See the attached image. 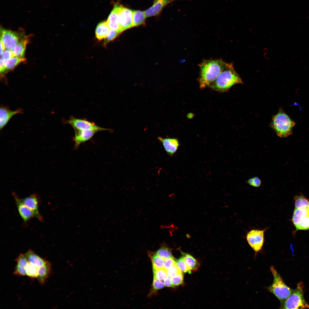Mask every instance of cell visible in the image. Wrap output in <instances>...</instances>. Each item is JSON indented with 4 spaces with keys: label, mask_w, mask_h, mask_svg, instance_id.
I'll list each match as a JSON object with an SVG mask.
<instances>
[{
    "label": "cell",
    "mask_w": 309,
    "mask_h": 309,
    "mask_svg": "<svg viewBox=\"0 0 309 309\" xmlns=\"http://www.w3.org/2000/svg\"><path fill=\"white\" fill-rule=\"evenodd\" d=\"M13 56L14 55L12 51L6 49L4 50L1 55V58L3 60H7Z\"/></svg>",
    "instance_id": "obj_38"
},
{
    "label": "cell",
    "mask_w": 309,
    "mask_h": 309,
    "mask_svg": "<svg viewBox=\"0 0 309 309\" xmlns=\"http://www.w3.org/2000/svg\"><path fill=\"white\" fill-rule=\"evenodd\" d=\"M28 262L39 268L44 265L48 261L35 253L31 249L24 254Z\"/></svg>",
    "instance_id": "obj_19"
},
{
    "label": "cell",
    "mask_w": 309,
    "mask_h": 309,
    "mask_svg": "<svg viewBox=\"0 0 309 309\" xmlns=\"http://www.w3.org/2000/svg\"><path fill=\"white\" fill-rule=\"evenodd\" d=\"M155 253L165 260L173 257L171 250L165 245H163Z\"/></svg>",
    "instance_id": "obj_28"
},
{
    "label": "cell",
    "mask_w": 309,
    "mask_h": 309,
    "mask_svg": "<svg viewBox=\"0 0 309 309\" xmlns=\"http://www.w3.org/2000/svg\"><path fill=\"white\" fill-rule=\"evenodd\" d=\"M154 278L162 281L167 276L166 270L162 268L153 270Z\"/></svg>",
    "instance_id": "obj_31"
},
{
    "label": "cell",
    "mask_w": 309,
    "mask_h": 309,
    "mask_svg": "<svg viewBox=\"0 0 309 309\" xmlns=\"http://www.w3.org/2000/svg\"><path fill=\"white\" fill-rule=\"evenodd\" d=\"M295 124V122L280 108L277 113L273 116L270 126L278 136L285 138L292 133Z\"/></svg>",
    "instance_id": "obj_3"
},
{
    "label": "cell",
    "mask_w": 309,
    "mask_h": 309,
    "mask_svg": "<svg viewBox=\"0 0 309 309\" xmlns=\"http://www.w3.org/2000/svg\"><path fill=\"white\" fill-rule=\"evenodd\" d=\"M304 284L300 282L296 288L281 304V309H304L309 308V304L306 301L304 296Z\"/></svg>",
    "instance_id": "obj_5"
},
{
    "label": "cell",
    "mask_w": 309,
    "mask_h": 309,
    "mask_svg": "<svg viewBox=\"0 0 309 309\" xmlns=\"http://www.w3.org/2000/svg\"><path fill=\"white\" fill-rule=\"evenodd\" d=\"M181 272H182L179 270L176 264L171 268L166 270L167 275L171 277L174 276Z\"/></svg>",
    "instance_id": "obj_35"
},
{
    "label": "cell",
    "mask_w": 309,
    "mask_h": 309,
    "mask_svg": "<svg viewBox=\"0 0 309 309\" xmlns=\"http://www.w3.org/2000/svg\"><path fill=\"white\" fill-rule=\"evenodd\" d=\"M110 29L107 22H101L97 26L95 30V35L96 38L99 40L104 39L106 37Z\"/></svg>",
    "instance_id": "obj_21"
},
{
    "label": "cell",
    "mask_w": 309,
    "mask_h": 309,
    "mask_svg": "<svg viewBox=\"0 0 309 309\" xmlns=\"http://www.w3.org/2000/svg\"><path fill=\"white\" fill-rule=\"evenodd\" d=\"M66 123L71 125L74 129L93 130L98 132L108 129L100 127L93 122L85 119H81L71 116L66 121Z\"/></svg>",
    "instance_id": "obj_9"
},
{
    "label": "cell",
    "mask_w": 309,
    "mask_h": 309,
    "mask_svg": "<svg viewBox=\"0 0 309 309\" xmlns=\"http://www.w3.org/2000/svg\"><path fill=\"white\" fill-rule=\"evenodd\" d=\"M176 264L179 270L182 272L191 273V271L186 264L183 257L176 261Z\"/></svg>",
    "instance_id": "obj_30"
},
{
    "label": "cell",
    "mask_w": 309,
    "mask_h": 309,
    "mask_svg": "<svg viewBox=\"0 0 309 309\" xmlns=\"http://www.w3.org/2000/svg\"><path fill=\"white\" fill-rule=\"evenodd\" d=\"M23 32L14 31L1 27L0 41L5 49L12 51L23 37Z\"/></svg>",
    "instance_id": "obj_6"
},
{
    "label": "cell",
    "mask_w": 309,
    "mask_h": 309,
    "mask_svg": "<svg viewBox=\"0 0 309 309\" xmlns=\"http://www.w3.org/2000/svg\"><path fill=\"white\" fill-rule=\"evenodd\" d=\"M173 0H154L153 5L144 11L147 17L158 15L163 9Z\"/></svg>",
    "instance_id": "obj_17"
},
{
    "label": "cell",
    "mask_w": 309,
    "mask_h": 309,
    "mask_svg": "<svg viewBox=\"0 0 309 309\" xmlns=\"http://www.w3.org/2000/svg\"><path fill=\"white\" fill-rule=\"evenodd\" d=\"M21 199L23 203L33 212L36 217L40 221L43 220V218L39 212V200L36 194L34 193L24 198Z\"/></svg>",
    "instance_id": "obj_16"
},
{
    "label": "cell",
    "mask_w": 309,
    "mask_h": 309,
    "mask_svg": "<svg viewBox=\"0 0 309 309\" xmlns=\"http://www.w3.org/2000/svg\"><path fill=\"white\" fill-rule=\"evenodd\" d=\"M274 278L272 284L267 288L268 290L280 300L281 304L290 295L294 290L286 285L280 275L274 266L270 268Z\"/></svg>",
    "instance_id": "obj_4"
},
{
    "label": "cell",
    "mask_w": 309,
    "mask_h": 309,
    "mask_svg": "<svg viewBox=\"0 0 309 309\" xmlns=\"http://www.w3.org/2000/svg\"><path fill=\"white\" fill-rule=\"evenodd\" d=\"M52 270L51 263L48 261L44 265L38 268V276L37 277L39 284H43L49 277Z\"/></svg>",
    "instance_id": "obj_20"
},
{
    "label": "cell",
    "mask_w": 309,
    "mask_h": 309,
    "mask_svg": "<svg viewBox=\"0 0 309 309\" xmlns=\"http://www.w3.org/2000/svg\"><path fill=\"white\" fill-rule=\"evenodd\" d=\"M120 33L115 30L110 29L106 37L104 39V44L113 40Z\"/></svg>",
    "instance_id": "obj_32"
},
{
    "label": "cell",
    "mask_w": 309,
    "mask_h": 309,
    "mask_svg": "<svg viewBox=\"0 0 309 309\" xmlns=\"http://www.w3.org/2000/svg\"><path fill=\"white\" fill-rule=\"evenodd\" d=\"M173 285L175 286L179 285L183 283V276L182 272L171 277Z\"/></svg>",
    "instance_id": "obj_33"
},
{
    "label": "cell",
    "mask_w": 309,
    "mask_h": 309,
    "mask_svg": "<svg viewBox=\"0 0 309 309\" xmlns=\"http://www.w3.org/2000/svg\"><path fill=\"white\" fill-rule=\"evenodd\" d=\"M152 262L153 270L163 268L165 260L157 255L155 253L150 254Z\"/></svg>",
    "instance_id": "obj_26"
},
{
    "label": "cell",
    "mask_w": 309,
    "mask_h": 309,
    "mask_svg": "<svg viewBox=\"0 0 309 309\" xmlns=\"http://www.w3.org/2000/svg\"><path fill=\"white\" fill-rule=\"evenodd\" d=\"M189 270H196L198 266V263L197 260L191 255L181 252Z\"/></svg>",
    "instance_id": "obj_25"
},
{
    "label": "cell",
    "mask_w": 309,
    "mask_h": 309,
    "mask_svg": "<svg viewBox=\"0 0 309 309\" xmlns=\"http://www.w3.org/2000/svg\"><path fill=\"white\" fill-rule=\"evenodd\" d=\"M243 83L241 78L235 70L233 64L227 63L225 68L209 86L215 90L224 92L235 85Z\"/></svg>",
    "instance_id": "obj_2"
},
{
    "label": "cell",
    "mask_w": 309,
    "mask_h": 309,
    "mask_svg": "<svg viewBox=\"0 0 309 309\" xmlns=\"http://www.w3.org/2000/svg\"><path fill=\"white\" fill-rule=\"evenodd\" d=\"M292 221L297 230L309 229V206L295 208Z\"/></svg>",
    "instance_id": "obj_7"
},
{
    "label": "cell",
    "mask_w": 309,
    "mask_h": 309,
    "mask_svg": "<svg viewBox=\"0 0 309 309\" xmlns=\"http://www.w3.org/2000/svg\"><path fill=\"white\" fill-rule=\"evenodd\" d=\"M294 200L295 208L309 206V200L303 195L296 196Z\"/></svg>",
    "instance_id": "obj_27"
},
{
    "label": "cell",
    "mask_w": 309,
    "mask_h": 309,
    "mask_svg": "<svg viewBox=\"0 0 309 309\" xmlns=\"http://www.w3.org/2000/svg\"><path fill=\"white\" fill-rule=\"evenodd\" d=\"M164 283L161 281L154 278L152 284L153 291H155L161 289L164 287Z\"/></svg>",
    "instance_id": "obj_36"
},
{
    "label": "cell",
    "mask_w": 309,
    "mask_h": 309,
    "mask_svg": "<svg viewBox=\"0 0 309 309\" xmlns=\"http://www.w3.org/2000/svg\"><path fill=\"white\" fill-rule=\"evenodd\" d=\"M38 268L28 262L26 268V275L31 278H37L38 276Z\"/></svg>",
    "instance_id": "obj_29"
},
{
    "label": "cell",
    "mask_w": 309,
    "mask_h": 309,
    "mask_svg": "<svg viewBox=\"0 0 309 309\" xmlns=\"http://www.w3.org/2000/svg\"><path fill=\"white\" fill-rule=\"evenodd\" d=\"M28 41L29 39L27 37L25 36L23 37L12 51L14 56L19 57H24L25 49Z\"/></svg>",
    "instance_id": "obj_22"
},
{
    "label": "cell",
    "mask_w": 309,
    "mask_h": 309,
    "mask_svg": "<svg viewBox=\"0 0 309 309\" xmlns=\"http://www.w3.org/2000/svg\"><path fill=\"white\" fill-rule=\"evenodd\" d=\"M121 5L116 3L109 15L106 21L110 29H113L120 33L122 32L119 25V11Z\"/></svg>",
    "instance_id": "obj_12"
},
{
    "label": "cell",
    "mask_w": 309,
    "mask_h": 309,
    "mask_svg": "<svg viewBox=\"0 0 309 309\" xmlns=\"http://www.w3.org/2000/svg\"><path fill=\"white\" fill-rule=\"evenodd\" d=\"M12 195L15 199L19 213L24 222H26L33 217H36L33 212L23 203L21 199L15 193H13Z\"/></svg>",
    "instance_id": "obj_13"
},
{
    "label": "cell",
    "mask_w": 309,
    "mask_h": 309,
    "mask_svg": "<svg viewBox=\"0 0 309 309\" xmlns=\"http://www.w3.org/2000/svg\"><path fill=\"white\" fill-rule=\"evenodd\" d=\"M132 10L120 6L119 16V25L122 31L132 27Z\"/></svg>",
    "instance_id": "obj_10"
},
{
    "label": "cell",
    "mask_w": 309,
    "mask_h": 309,
    "mask_svg": "<svg viewBox=\"0 0 309 309\" xmlns=\"http://www.w3.org/2000/svg\"><path fill=\"white\" fill-rule=\"evenodd\" d=\"M176 264V261L173 257H171L165 260L163 268L167 270L172 268Z\"/></svg>",
    "instance_id": "obj_34"
},
{
    "label": "cell",
    "mask_w": 309,
    "mask_h": 309,
    "mask_svg": "<svg viewBox=\"0 0 309 309\" xmlns=\"http://www.w3.org/2000/svg\"><path fill=\"white\" fill-rule=\"evenodd\" d=\"M227 64L221 59L204 60L200 64L199 80L200 88H203L214 81Z\"/></svg>",
    "instance_id": "obj_1"
},
{
    "label": "cell",
    "mask_w": 309,
    "mask_h": 309,
    "mask_svg": "<svg viewBox=\"0 0 309 309\" xmlns=\"http://www.w3.org/2000/svg\"><path fill=\"white\" fill-rule=\"evenodd\" d=\"M5 48L1 42L0 41V55L1 54Z\"/></svg>",
    "instance_id": "obj_41"
},
{
    "label": "cell",
    "mask_w": 309,
    "mask_h": 309,
    "mask_svg": "<svg viewBox=\"0 0 309 309\" xmlns=\"http://www.w3.org/2000/svg\"><path fill=\"white\" fill-rule=\"evenodd\" d=\"M23 110L20 108L12 111L9 108L5 105H1L0 109V129L1 130L6 125L14 115L23 113Z\"/></svg>",
    "instance_id": "obj_11"
},
{
    "label": "cell",
    "mask_w": 309,
    "mask_h": 309,
    "mask_svg": "<svg viewBox=\"0 0 309 309\" xmlns=\"http://www.w3.org/2000/svg\"><path fill=\"white\" fill-rule=\"evenodd\" d=\"M75 136L74 137V147L77 148L82 143L90 139L97 131L90 130L74 129Z\"/></svg>",
    "instance_id": "obj_15"
},
{
    "label": "cell",
    "mask_w": 309,
    "mask_h": 309,
    "mask_svg": "<svg viewBox=\"0 0 309 309\" xmlns=\"http://www.w3.org/2000/svg\"><path fill=\"white\" fill-rule=\"evenodd\" d=\"M167 153L169 156L173 155L177 151L180 144L177 139L174 138H163L160 136L157 137Z\"/></svg>",
    "instance_id": "obj_14"
},
{
    "label": "cell",
    "mask_w": 309,
    "mask_h": 309,
    "mask_svg": "<svg viewBox=\"0 0 309 309\" xmlns=\"http://www.w3.org/2000/svg\"><path fill=\"white\" fill-rule=\"evenodd\" d=\"M267 229H253L247 233L246 239L248 243L256 253L261 251L262 248L264 233Z\"/></svg>",
    "instance_id": "obj_8"
},
{
    "label": "cell",
    "mask_w": 309,
    "mask_h": 309,
    "mask_svg": "<svg viewBox=\"0 0 309 309\" xmlns=\"http://www.w3.org/2000/svg\"><path fill=\"white\" fill-rule=\"evenodd\" d=\"M15 261L16 264L13 272L14 275L21 276H26L25 268L28 261L25 254H20Z\"/></svg>",
    "instance_id": "obj_18"
},
{
    "label": "cell",
    "mask_w": 309,
    "mask_h": 309,
    "mask_svg": "<svg viewBox=\"0 0 309 309\" xmlns=\"http://www.w3.org/2000/svg\"><path fill=\"white\" fill-rule=\"evenodd\" d=\"M132 27L143 24L147 18L144 11L132 10Z\"/></svg>",
    "instance_id": "obj_23"
},
{
    "label": "cell",
    "mask_w": 309,
    "mask_h": 309,
    "mask_svg": "<svg viewBox=\"0 0 309 309\" xmlns=\"http://www.w3.org/2000/svg\"><path fill=\"white\" fill-rule=\"evenodd\" d=\"M247 183L250 185L255 187H259L261 183L260 179L256 177L249 179Z\"/></svg>",
    "instance_id": "obj_37"
},
{
    "label": "cell",
    "mask_w": 309,
    "mask_h": 309,
    "mask_svg": "<svg viewBox=\"0 0 309 309\" xmlns=\"http://www.w3.org/2000/svg\"><path fill=\"white\" fill-rule=\"evenodd\" d=\"M0 63V74L1 75H3L4 74V73L7 70V69L5 65L3 62L1 58Z\"/></svg>",
    "instance_id": "obj_40"
},
{
    "label": "cell",
    "mask_w": 309,
    "mask_h": 309,
    "mask_svg": "<svg viewBox=\"0 0 309 309\" xmlns=\"http://www.w3.org/2000/svg\"><path fill=\"white\" fill-rule=\"evenodd\" d=\"M163 283L165 286L167 287H174L171 279V277L167 276L163 280Z\"/></svg>",
    "instance_id": "obj_39"
},
{
    "label": "cell",
    "mask_w": 309,
    "mask_h": 309,
    "mask_svg": "<svg viewBox=\"0 0 309 309\" xmlns=\"http://www.w3.org/2000/svg\"><path fill=\"white\" fill-rule=\"evenodd\" d=\"M0 58L5 65L7 70H10L13 69L19 64L25 62L26 60L24 57H19L15 56L7 60H3L1 58Z\"/></svg>",
    "instance_id": "obj_24"
},
{
    "label": "cell",
    "mask_w": 309,
    "mask_h": 309,
    "mask_svg": "<svg viewBox=\"0 0 309 309\" xmlns=\"http://www.w3.org/2000/svg\"></svg>",
    "instance_id": "obj_42"
}]
</instances>
